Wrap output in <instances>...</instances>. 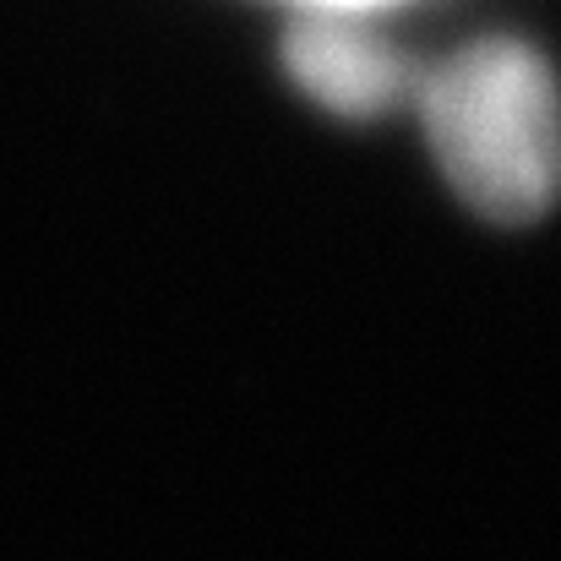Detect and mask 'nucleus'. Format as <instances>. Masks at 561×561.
<instances>
[{
  "mask_svg": "<svg viewBox=\"0 0 561 561\" xmlns=\"http://www.w3.org/2000/svg\"><path fill=\"white\" fill-rule=\"evenodd\" d=\"M425 142L474 213L524 224L561 186V93L529 44L485 38L414 82Z\"/></svg>",
  "mask_w": 561,
  "mask_h": 561,
  "instance_id": "f257e3e1",
  "label": "nucleus"
},
{
  "mask_svg": "<svg viewBox=\"0 0 561 561\" xmlns=\"http://www.w3.org/2000/svg\"><path fill=\"white\" fill-rule=\"evenodd\" d=\"M289 71L333 115H381L414 93L409 60L355 11H311L289 33Z\"/></svg>",
  "mask_w": 561,
  "mask_h": 561,
  "instance_id": "f03ea898",
  "label": "nucleus"
},
{
  "mask_svg": "<svg viewBox=\"0 0 561 561\" xmlns=\"http://www.w3.org/2000/svg\"><path fill=\"white\" fill-rule=\"evenodd\" d=\"M317 11H360V5H371V0H311Z\"/></svg>",
  "mask_w": 561,
  "mask_h": 561,
  "instance_id": "7ed1b4c3",
  "label": "nucleus"
}]
</instances>
